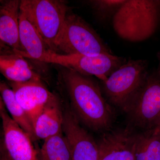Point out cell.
I'll use <instances>...</instances> for the list:
<instances>
[{
	"label": "cell",
	"mask_w": 160,
	"mask_h": 160,
	"mask_svg": "<svg viewBox=\"0 0 160 160\" xmlns=\"http://www.w3.org/2000/svg\"><path fill=\"white\" fill-rule=\"evenodd\" d=\"M63 104L57 95L43 109L33 125L36 139L45 140L62 131Z\"/></svg>",
	"instance_id": "obj_15"
},
{
	"label": "cell",
	"mask_w": 160,
	"mask_h": 160,
	"mask_svg": "<svg viewBox=\"0 0 160 160\" xmlns=\"http://www.w3.org/2000/svg\"><path fill=\"white\" fill-rule=\"evenodd\" d=\"M0 95L10 116L27 133L32 140L36 139L33 126L26 112L16 98L8 84L0 79Z\"/></svg>",
	"instance_id": "obj_16"
},
{
	"label": "cell",
	"mask_w": 160,
	"mask_h": 160,
	"mask_svg": "<svg viewBox=\"0 0 160 160\" xmlns=\"http://www.w3.org/2000/svg\"><path fill=\"white\" fill-rule=\"evenodd\" d=\"M2 160H9V159L7 158V157L5 156Z\"/></svg>",
	"instance_id": "obj_24"
},
{
	"label": "cell",
	"mask_w": 160,
	"mask_h": 160,
	"mask_svg": "<svg viewBox=\"0 0 160 160\" xmlns=\"http://www.w3.org/2000/svg\"><path fill=\"white\" fill-rule=\"evenodd\" d=\"M8 84L32 126L46 105L56 95L46 88L42 80L24 83L8 82Z\"/></svg>",
	"instance_id": "obj_10"
},
{
	"label": "cell",
	"mask_w": 160,
	"mask_h": 160,
	"mask_svg": "<svg viewBox=\"0 0 160 160\" xmlns=\"http://www.w3.org/2000/svg\"><path fill=\"white\" fill-rule=\"evenodd\" d=\"M0 73L12 82L41 80V76L32 69L26 58L12 50L0 51Z\"/></svg>",
	"instance_id": "obj_14"
},
{
	"label": "cell",
	"mask_w": 160,
	"mask_h": 160,
	"mask_svg": "<svg viewBox=\"0 0 160 160\" xmlns=\"http://www.w3.org/2000/svg\"><path fill=\"white\" fill-rule=\"evenodd\" d=\"M126 2V0H91L86 2L98 15L104 18L114 15Z\"/></svg>",
	"instance_id": "obj_19"
},
{
	"label": "cell",
	"mask_w": 160,
	"mask_h": 160,
	"mask_svg": "<svg viewBox=\"0 0 160 160\" xmlns=\"http://www.w3.org/2000/svg\"><path fill=\"white\" fill-rule=\"evenodd\" d=\"M136 137L129 129L107 130L98 142V160H133Z\"/></svg>",
	"instance_id": "obj_11"
},
{
	"label": "cell",
	"mask_w": 160,
	"mask_h": 160,
	"mask_svg": "<svg viewBox=\"0 0 160 160\" xmlns=\"http://www.w3.org/2000/svg\"><path fill=\"white\" fill-rule=\"evenodd\" d=\"M56 66L61 88L80 122L94 131L109 130L114 120V111L97 83L91 76Z\"/></svg>",
	"instance_id": "obj_1"
},
{
	"label": "cell",
	"mask_w": 160,
	"mask_h": 160,
	"mask_svg": "<svg viewBox=\"0 0 160 160\" xmlns=\"http://www.w3.org/2000/svg\"><path fill=\"white\" fill-rule=\"evenodd\" d=\"M149 74L146 61L128 60L102 82L103 92L109 102L125 112Z\"/></svg>",
	"instance_id": "obj_5"
},
{
	"label": "cell",
	"mask_w": 160,
	"mask_h": 160,
	"mask_svg": "<svg viewBox=\"0 0 160 160\" xmlns=\"http://www.w3.org/2000/svg\"><path fill=\"white\" fill-rule=\"evenodd\" d=\"M148 132L149 133L155 135H160V122L156 127H155L154 129L150 131H146Z\"/></svg>",
	"instance_id": "obj_21"
},
{
	"label": "cell",
	"mask_w": 160,
	"mask_h": 160,
	"mask_svg": "<svg viewBox=\"0 0 160 160\" xmlns=\"http://www.w3.org/2000/svg\"><path fill=\"white\" fill-rule=\"evenodd\" d=\"M19 23L20 44L22 50L19 54L26 58L45 62L52 52L49 50L34 25L20 10Z\"/></svg>",
	"instance_id": "obj_13"
},
{
	"label": "cell",
	"mask_w": 160,
	"mask_h": 160,
	"mask_svg": "<svg viewBox=\"0 0 160 160\" xmlns=\"http://www.w3.org/2000/svg\"><path fill=\"white\" fill-rule=\"evenodd\" d=\"M133 160H160V135L148 132L136 134Z\"/></svg>",
	"instance_id": "obj_18"
},
{
	"label": "cell",
	"mask_w": 160,
	"mask_h": 160,
	"mask_svg": "<svg viewBox=\"0 0 160 160\" xmlns=\"http://www.w3.org/2000/svg\"><path fill=\"white\" fill-rule=\"evenodd\" d=\"M127 61L113 54L86 56L51 52L45 63L63 66L84 75L94 76L103 82Z\"/></svg>",
	"instance_id": "obj_7"
},
{
	"label": "cell",
	"mask_w": 160,
	"mask_h": 160,
	"mask_svg": "<svg viewBox=\"0 0 160 160\" xmlns=\"http://www.w3.org/2000/svg\"><path fill=\"white\" fill-rule=\"evenodd\" d=\"M19 0L0 1V51L12 50L20 54Z\"/></svg>",
	"instance_id": "obj_12"
},
{
	"label": "cell",
	"mask_w": 160,
	"mask_h": 160,
	"mask_svg": "<svg viewBox=\"0 0 160 160\" xmlns=\"http://www.w3.org/2000/svg\"><path fill=\"white\" fill-rule=\"evenodd\" d=\"M6 156L9 160H39L30 136L12 118L6 110L0 111Z\"/></svg>",
	"instance_id": "obj_9"
},
{
	"label": "cell",
	"mask_w": 160,
	"mask_h": 160,
	"mask_svg": "<svg viewBox=\"0 0 160 160\" xmlns=\"http://www.w3.org/2000/svg\"><path fill=\"white\" fill-rule=\"evenodd\" d=\"M136 128L150 131L160 122V77L149 74L125 111Z\"/></svg>",
	"instance_id": "obj_6"
},
{
	"label": "cell",
	"mask_w": 160,
	"mask_h": 160,
	"mask_svg": "<svg viewBox=\"0 0 160 160\" xmlns=\"http://www.w3.org/2000/svg\"><path fill=\"white\" fill-rule=\"evenodd\" d=\"M6 156V152L4 143V135L2 124L0 125V160Z\"/></svg>",
	"instance_id": "obj_20"
},
{
	"label": "cell",
	"mask_w": 160,
	"mask_h": 160,
	"mask_svg": "<svg viewBox=\"0 0 160 160\" xmlns=\"http://www.w3.org/2000/svg\"><path fill=\"white\" fill-rule=\"evenodd\" d=\"M20 10L32 23L49 50L57 53L59 40L70 10L61 0H21Z\"/></svg>",
	"instance_id": "obj_3"
},
{
	"label": "cell",
	"mask_w": 160,
	"mask_h": 160,
	"mask_svg": "<svg viewBox=\"0 0 160 160\" xmlns=\"http://www.w3.org/2000/svg\"><path fill=\"white\" fill-rule=\"evenodd\" d=\"M39 155V160H72L71 150L63 132L44 140Z\"/></svg>",
	"instance_id": "obj_17"
},
{
	"label": "cell",
	"mask_w": 160,
	"mask_h": 160,
	"mask_svg": "<svg viewBox=\"0 0 160 160\" xmlns=\"http://www.w3.org/2000/svg\"><path fill=\"white\" fill-rule=\"evenodd\" d=\"M160 21V0H128L112 18L114 31L131 42L145 41L152 35Z\"/></svg>",
	"instance_id": "obj_2"
},
{
	"label": "cell",
	"mask_w": 160,
	"mask_h": 160,
	"mask_svg": "<svg viewBox=\"0 0 160 160\" xmlns=\"http://www.w3.org/2000/svg\"><path fill=\"white\" fill-rule=\"evenodd\" d=\"M157 57L158 58V60L159 64L158 66L157 70L156 71V72L157 73L158 75L160 77V51L159 52H158Z\"/></svg>",
	"instance_id": "obj_22"
},
{
	"label": "cell",
	"mask_w": 160,
	"mask_h": 160,
	"mask_svg": "<svg viewBox=\"0 0 160 160\" xmlns=\"http://www.w3.org/2000/svg\"><path fill=\"white\" fill-rule=\"evenodd\" d=\"M57 53L86 56L113 54L97 32L70 9L60 35Z\"/></svg>",
	"instance_id": "obj_4"
},
{
	"label": "cell",
	"mask_w": 160,
	"mask_h": 160,
	"mask_svg": "<svg viewBox=\"0 0 160 160\" xmlns=\"http://www.w3.org/2000/svg\"><path fill=\"white\" fill-rule=\"evenodd\" d=\"M65 102L62 129L71 150L72 160H98V142L82 126L68 103Z\"/></svg>",
	"instance_id": "obj_8"
},
{
	"label": "cell",
	"mask_w": 160,
	"mask_h": 160,
	"mask_svg": "<svg viewBox=\"0 0 160 160\" xmlns=\"http://www.w3.org/2000/svg\"><path fill=\"white\" fill-rule=\"evenodd\" d=\"M5 105H4V102L2 97L0 95V111H2V110H6Z\"/></svg>",
	"instance_id": "obj_23"
}]
</instances>
